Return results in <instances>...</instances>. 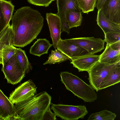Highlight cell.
I'll return each mask as SVG.
<instances>
[{"label":"cell","instance_id":"cell-1","mask_svg":"<svg viewBox=\"0 0 120 120\" xmlns=\"http://www.w3.org/2000/svg\"><path fill=\"white\" fill-rule=\"evenodd\" d=\"M13 45L23 47L30 44L40 32L44 18L38 10L29 6L18 9L12 16Z\"/></svg>","mask_w":120,"mask_h":120},{"label":"cell","instance_id":"cell-2","mask_svg":"<svg viewBox=\"0 0 120 120\" xmlns=\"http://www.w3.org/2000/svg\"><path fill=\"white\" fill-rule=\"evenodd\" d=\"M51 96L46 91L40 93L14 105L21 120H41L50 106Z\"/></svg>","mask_w":120,"mask_h":120},{"label":"cell","instance_id":"cell-3","mask_svg":"<svg viewBox=\"0 0 120 120\" xmlns=\"http://www.w3.org/2000/svg\"><path fill=\"white\" fill-rule=\"evenodd\" d=\"M61 80L66 88L85 102L94 101L98 95L90 85L87 84L78 77L67 71L61 72Z\"/></svg>","mask_w":120,"mask_h":120},{"label":"cell","instance_id":"cell-4","mask_svg":"<svg viewBox=\"0 0 120 120\" xmlns=\"http://www.w3.org/2000/svg\"><path fill=\"white\" fill-rule=\"evenodd\" d=\"M51 108L56 116L64 120H77L83 119L88 112L86 107L84 105L52 104Z\"/></svg>","mask_w":120,"mask_h":120},{"label":"cell","instance_id":"cell-5","mask_svg":"<svg viewBox=\"0 0 120 120\" xmlns=\"http://www.w3.org/2000/svg\"><path fill=\"white\" fill-rule=\"evenodd\" d=\"M1 71L8 83L12 85L20 82L25 76V73L18 60L16 53L3 65Z\"/></svg>","mask_w":120,"mask_h":120},{"label":"cell","instance_id":"cell-6","mask_svg":"<svg viewBox=\"0 0 120 120\" xmlns=\"http://www.w3.org/2000/svg\"><path fill=\"white\" fill-rule=\"evenodd\" d=\"M119 63L120 61L109 64L98 62L88 72V79L90 85L97 92L99 90L104 80L110 71Z\"/></svg>","mask_w":120,"mask_h":120},{"label":"cell","instance_id":"cell-7","mask_svg":"<svg viewBox=\"0 0 120 120\" xmlns=\"http://www.w3.org/2000/svg\"><path fill=\"white\" fill-rule=\"evenodd\" d=\"M37 87L33 81L29 80L21 84L10 94L9 99L13 104L34 95Z\"/></svg>","mask_w":120,"mask_h":120},{"label":"cell","instance_id":"cell-8","mask_svg":"<svg viewBox=\"0 0 120 120\" xmlns=\"http://www.w3.org/2000/svg\"><path fill=\"white\" fill-rule=\"evenodd\" d=\"M69 42L81 46L90 54H93L101 52L104 48L105 42L101 38L94 37H82L66 39Z\"/></svg>","mask_w":120,"mask_h":120},{"label":"cell","instance_id":"cell-9","mask_svg":"<svg viewBox=\"0 0 120 120\" xmlns=\"http://www.w3.org/2000/svg\"><path fill=\"white\" fill-rule=\"evenodd\" d=\"M57 7V13L61 21V32H65L69 34V28L66 21L65 13L67 10L81 11L77 0H56Z\"/></svg>","mask_w":120,"mask_h":120},{"label":"cell","instance_id":"cell-10","mask_svg":"<svg viewBox=\"0 0 120 120\" xmlns=\"http://www.w3.org/2000/svg\"><path fill=\"white\" fill-rule=\"evenodd\" d=\"M57 49L68 57L71 61L78 57L90 54L83 47L69 42L66 39H61L57 44Z\"/></svg>","mask_w":120,"mask_h":120},{"label":"cell","instance_id":"cell-11","mask_svg":"<svg viewBox=\"0 0 120 120\" xmlns=\"http://www.w3.org/2000/svg\"><path fill=\"white\" fill-rule=\"evenodd\" d=\"M46 19L52 40L53 45L55 49L61 39V23L60 18L57 14L47 13Z\"/></svg>","mask_w":120,"mask_h":120},{"label":"cell","instance_id":"cell-12","mask_svg":"<svg viewBox=\"0 0 120 120\" xmlns=\"http://www.w3.org/2000/svg\"><path fill=\"white\" fill-rule=\"evenodd\" d=\"M100 55L88 54L77 57L70 63L74 67L77 68L79 72L84 71L88 72L99 61Z\"/></svg>","mask_w":120,"mask_h":120},{"label":"cell","instance_id":"cell-13","mask_svg":"<svg viewBox=\"0 0 120 120\" xmlns=\"http://www.w3.org/2000/svg\"><path fill=\"white\" fill-rule=\"evenodd\" d=\"M101 8L107 18L120 24V0H107Z\"/></svg>","mask_w":120,"mask_h":120},{"label":"cell","instance_id":"cell-14","mask_svg":"<svg viewBox=\"0 0 120 120\" xmlns=\"http://www.w3.org/2000/svg\"><path fill=\"white\" fill-rule=\"evenodd\" d=\"M17 115L14 105L0 89V116L3 120Z\"/></svg>","mask_w":120,"mask_h":120},{"label":"cell","instance_id":"cell-15","mask_svg":"<svg viewBox=\"0 0 120 120\" xmlns=\"http://www.w3.org/2000/svg\"><path fill=\"white\" fill-rule=\"evenodd\" d=\"M96 21L104 34L111 32L120 33V24L114 22L107 18L101 8L98 10Z\"/></svg>","mask_w":120,"mask_h":120},{"label":"cell","instance_id":"cell-16","mask_svg":"<svg viewBox=\"0 0 120 120\" xmlns=\"http://www.w3.org/2000/svg\"><path fill=\"white\" fill-rule=\"evenodd\" d=\"M100 55L98 62L101 63L111 64L120 61V50H113L108 44H106L105 50Z\"/></svg>","mask_w":120,"mask_h":120},{"label":"cell","instance_id":"cell-17","mask_svg":"<svg viewBox=\"0 0 120 120\" xmlns=\"http://www.w3.org/2000/svg\"><path fill=\"white\" fill-rule=\"evenodd\" d=\"M120 82V63L112 68L105 78L99 90L105 88Z\"/></svg>","mask_w":120,"mask_h":120},{"label":"cell","instance_id":"cell-18","mask_svg":"<svg viewBox=\"0 0 120 120\" xmlns=\"http://www.w3.org/2000/svg\"><path fill=\"white\" fill-rule=\"evenodd\" d=\"M13 32L11 25H7L0 33V64H2V52L6 46L13 45Z\"/></svg>","mask_w":120,"mask_h":120},{"label":"cell","instance_id":"cell-19","mask_svg":"<svg viewBox=\"0 0 120 120\" xmlns=\"http://www.w3.org/2000/svg\"><path fill=\"white\" fill-rule=\"evenodd\" d=\"M52 45L46 39H37L30 47V53L40 57L43 54H47L49 49Z\"/></svg>","mask_w":120,"mask_h":120},{"label":"cell","instance_id":"cell-20","mask_svg":"<svg viewBox=\"0 0 120 120\" xmlns=\"http://www.w3.org/2000/svg\"><path fill=\"white\" fill-rule=\"evenodd\" d=\"M82 12L67 10L65 13L66 21L71 29L81 25L82 20Z\"/></svg>","mask_w":120,"mask_h":120},{"label":"cell","instance_id":"cell-21","mask_svg":"<svg viewBox=\"0 0 120 120\" xmlns=\"http://www.w3.org/2000/svg\"><path fill=\"white\" fill-rule=\"evenodd\" d=\"M14 7L10 1L1 0V10L7 25L11 19Z\"/></svg>","mask_w":120,"mask_h":120},{"label":"cell","instance_id":"cell-22","mask_svg":"<svg viewBox=\"0 0 120 120\" xmlns=\"http://www.w3.org/2000/svg\"><path fill=\"white\" fill-rule=\"evenodd\" d=\"M16 54L18 60L25 74L29 72L33 67L28 61L25 51L20 48H16Z\"/></svg>","mask_w":120,"mask_h":120},{"label":"cell","instance_id":"cell-23","mask_svg":"<svg viewBox=\"0 0 120 120\" xmlns=\"http://www.w3.org/2000/svg\"><path fill=\"white\" fill-rule=\"evenodd\" d=\"M68 60H70L68 57L57 49H55L54 50H51V53L48 57V60L44 63L43 65L59 64Z\"/></svg>","mask_w":120,"mask_h":120},{"label":"cell","instance_id":"cell-24","mask_svg":"<svg viewBox=\"0 0 120 120\" xmlns=\"http://www.w3.org/2000/svg\"><path fill=\"white\" fill-rule=\"evenodd\" d=\"M116 114L111 111L105 110L90 114L88 120H114L116 117Z\"/></svg>","mask_w":120,"mask_h":120},{"label":"cell","instance_id":"cell-25","mask_svg":"<svg viewBox=\"0 0 120 120\" xmlns=\"http://www.w3.org/2000/svg\"><path fill=\"white\" fill-rule=\"evenodd\" d=\"M97 0H77L79 7L84 13L88 14L93 11L96 7Z\"/></svg>","mask_w":120,"mask_h":120},{"label":"cell","instance_id":"cell-26","mask_svg":"<svg viewBox=\"0 0 120 120\" xmlns=\"http://www.w3.org/2000/svg\"><path fill=\"white\" fill-rule=\"evenodd\" d=\"M16 52V48L12 45L6 46L2 50L1 54L2 65H3Z\"/></svg>","mask_w":120,"mask_h":120},{"label":"cell","instance_id":"cell-27","mask_svg":"<svg viewBox=\"0 0 120 120\" xmlns=\"http://www.w3.org/2000/svg\"><path fill=\"white\" fill-rule=\"evenodd\" d=\"M104 40L109 45L120 41V33L111 32L105 34Z\"/></svg>","mask_w":120,"mask_h":120},{"label":"cell","instance_id":"cell-28","mask_svg":"<svg viewBox=\"0 0 120 120\" xmlns=\"http://www.w3.org/2000/svg\"><path fill=\"white\" fill-rule=\"evenodd\" d=\"M32 4L39 6L47 7L55 0H27Z\"/></svg>","mask_w":120,"mask_h":120},{"label":"cell","instance_id":"cell-29","mask_svg":"<svg viewBox=\"0 0 120 120\" xmlns=\"http://www.w3.org/2000/svg\"><path fill=\"white\" fill-rule=\"evenodd\" d=\"M54 113H52L51 111L49 106L43 114L41 120H53L57 119Z\"/></svg>","mask_w":120,"mask_h":120},{"label":"cell","instance_id":"cell-30","mask_svg":"<svg viewBox=\"0 0 120 120\" xmlns=\"http://www.w3.org/2000/svg\"><path fill=\"white\" fill-rule=\"evenodd\" d=\"M1 0H0V33L7 26L0 7Z\"/></svg>","mask_w":120,"mask_h":120},{"label":"cell","instance_id":"cell-31","mask_svg":"<svg viewBox=\"0 0 120 120\" xmlns=\"http://www.w3.org/2000/svg\"><path fill=\"white\" fill-rule=\"evenodd\" d=\"M111 48L115 50H120V41H119L110 45Z\"/></svg>","mask_w":120,"mask_h":120},{"label":"cell","instance_id":"cell-32","mask_svg":"<svg viewBox=\"0 0 120 120\" xmlns=\"http://www.w3.org/2000/svg\"><path fill=\"white\" fill-rule=\"evenodd\" d=\"M107 0H97L96 3V7L98 10L100 9Z\"/></svg>","mask_w":120,"mask_h":120},{"label":"cell","instance_id":"cell-33","mask_svg":"<svg viewBox=\"0 0 120 120\" xmlns=\"http://www.w3.org/2000/svg\"><path fill=\"white\" fill-rule=\"evenodd\" d=\"M0 120H3V119L0 116Z\"/></svg>","mask_w":120,"mask_h":120}]
</instances>
